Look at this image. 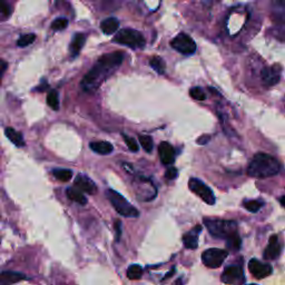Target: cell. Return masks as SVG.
I'll list each match as a JSON object with an SVG mask.
<instances>
[{
  "mask_svg": "<svg viewBox=\"0 0 285 285\" xmlns=\"http://www.w3.org/2000/svg\"><path fill=\"white\" fill-rule=\"evenodd\" d=\"M190 95L194 98L196 100H205L206 95H205L204 91L199 87H194L190 91Z\"/></svg>",
  "mask_w": 285,
  "mask_h": 285,
  "instance_id": "cell-31",
  "label": "cell"
},
{
  "mask_svg": "<svg viewBox=\"0 0 285 285\" xmlns=\"http://www.w3.org/2000/svg\"><path fill=\"white\" fill-rule=\"evenodd\" d=\"M36 39V35L34 34H29V35H24L21 36L19 39L17 41V45L19 46V47H26V46H29L30 44H32Z\"/></svg>",
  "mask_w": 285,
  "mask_h": 285,
  "instance_id": "cell-29",
  "label": "cell"
},
{
  "mask_svg": "<svg viewBox=\"0 0 285 285\" xmlns=\"http://www.w3.org/2000/svg\"><path fill=\"white\" fill-rule=\"evenodd\" d=\"M281 171L280 162L269 154L259 153L254 156L247 168V174L256 179H266L279 174Z\"/></svg>",
  "mask_w": 285,
  "mask_h": 285,
  "instance_id": "cell-2",
  "label": "cell"
},
{
  "mask_svg": "<svg viewBox=\"0 0 285 285\" xmlns=\"http://www.w3.org/2000/svg\"><path fill=\"white\" fill-rule=\"evenodd\" d=\"M143 277V269L137 264L129 266L127 270V278L129 280H139Z\"/></svg>",
  "mask_w": 285,
  "mask_h": 285,
  "instance_id": "cell-25",
  "label": "cell"
},
{
  "mask_svg": "<svg viewBox=\"0 0 285 285\" xmlns=\"http://www.w3.org/2000/svg\"><path fill=\"white\" fill-rule=\"evenodd\" d=\"M252 285H255V284H252Z\"/></svg>",
  "mask_w": 285,
  "mask_h": 285,
  "instance_id": "cell-38",
  "label": "cell"
},
{
  "mask_svg": "<svg viewBox=\"0 0 285 285\" xmlns=\"http://www.w3.org/2000/svg\"><path fill=\"white\" fill-rule=\"evenodd\" d=\"M47 102L50 106V108H53L54 110H58L59 108V98H58V93L56 91L49 92V94L47 95Z\"/></svg>",
  "mask_w": 285,
  "mask_h": 285,
  "instance_id": "cell-27",
  "label": "cell"
},
{
  "mask_svg": "<svg viewBox=\"0 0 285 285\" xmlns=\"http://www.w3.org/2000/svg\"><path fill=\"white\" fill-rule=\"evenodd\" d=\"M189 188L193 193H195L198 197L202 198L206 204L213 205L215 203V196L212 190L207 188L202 181H199L197 179H190L189 182Z\"/></svg>",
  "mask_w": 285,
  "mask_h": 285,
  "instance_id": "cell-7",
  "label": "cell"
},
{
  "mask_svg": "<svg viewBox=\"0 0 285 285\" xmlns=\"http://www.w3.org/2000/svg\"><path fill=\"white\" fill-rule=\"evenodd\" d=\"M138 141L141 143L142 147L144 148L145 152L151 153L153 151L154 144H153V139L149 136H145V135H139L138 136Z\"/></svg>",
  "mask_w": 285,
  "mask_h": 285,
  "instance_id": "cell-26",
  "label": "cell"
},
{
  "mask_svg": "<svg viewBox=\"0 0 285 285\" xmlns=\"http://www.w3.org/2000/svg\"><path fill=\"white\" fill-rule=\"evenodd\" d=\"M204 225L207 227L208 232L215 237L226 238L237 232V224L235 221H227V219L219 218H204Z\"/></svg>",
  "mask_w": 285,
  "mask_h": 285,
  "instance_id": "cell-3",
  "label": "cell"
},
{
  "mask_svg": "<svg viewBox=\"0 0 285 285\" xmlns=\"http://www.w3.org/2000/svg\"><path fill=\"white\" fill-rule=\"evenodd\" d=\"M4 134H6L7 138L10 141L13 145H16L18 147H22L25 146V141H24V137H22V135L17 132L16 129H13L12 127H7L4 129Z\"/></svg>",
  "mask_w": 285,
  "mask_h": 285,
  "instance_id": "cell-17",
  "label": "cell"
},
{
  "mask_svg": "<svg viewBox=\"0 0 285 285\" xmlns=\"http://www.w3.org/2000/svg\"><path fill=\"white\" fill-rule=\"evenodd\" d=\"M53 175L58 181L68 182V181L72 180L73 172L71 170H65V168H57V170L53 171Z\"/></svg>",
  "mask_w": 285,
  "mask_h": 285,
  "instance_id": "cell-24",
  "label": "cell"
},
{
  "mask_svg": "<svg viewBox=\"0 0 285 285\" xmlns=\"http://www.w3.org/2000/svg\"><path fill=\"white\" fill-rule=\"evenodd\" d=\"M249 270L251 274L253 275L255 279H264V278H268L269 275L272 274V266L268 263H261L260 261L258 260H251L249 262Z\"/></svg>",
  "mask_w": 285,
  "mask_h": 285,
  "instance_id": "cell-10",
  "label": "cell"
},
{
  "mask_svg": "<svg viewBox=\"0 0 285 285\" xmlns=\"http://www.w3.org/2000/svg\"><path fill=\"white\" fill-rule=\"evenodd\" d=\"M243 205H244V207L249 212L256 213L260 211L262 206H263V203L260 202V200H246Z\"/></svg>",
  "mask_w": 285,
  "mask_h": 285,
  "instance_id": "cell-28",
  "label": "cell"
},
{
  "mask_svg": "<svg viewBox=\"0 0 285 285\" xmlns=\"http://www.w3.org/2000/svg\"><path fill=\"white\" fill-rule=\"evenodd\" d=\"M118 27H119L118 20L116 19V18H113V17L107 18V19H105V20L102 21L101 24H100L101 30H102V32H104V34H106V35L114 34V32L118 29Z\"/></svg>",
  "mask_w": 285,
  "mask_h": 285,
  "instance_id": "cell-19",
  "label": "cell"
},
{
  "mask_svg": "<svg viewBox=\"0 0 285 285\" xmlns=\"http://www.w3.org/2000/svg\"><path fill=\"white\" fill-rule=\"evenodd\" d=\"M74 184L79 190L83 191V193L95 194L97 191V186L95 185L94 182L85 175H78L76 180H75Z\"/></svg>",
  "mask_w": 285,
  "mask_h": 285,
  "instance_id": "cell-14",
  "label": "cell"
},
{
  "mask_svg": "<svg viewBox=\"0 0 285 285\" xmlns=\"http://www.w3.org/2000/svg\"><path fill=\"white\" fill-rule=\"evenodd\" d=\"M202 231V227L199 225L196 226L193 231L186 233L183 236V242L186 249L195 250L198 246V233Z\"/></svg>",
  "mask_w": 285,
  "mask_h": 285,
  "instance_id": "cell-16",
  "label": "cell"
},
{
  "mask_svg": "<svg viewBox=\"0 0 285 285\" xmlns=\"http://www.w3.org/2000/svg\"><path fill=\"white\" fill-rule=\"evenodd\" d=\"M241 237L238 235V233L235 232L233 233L232 235L228 236L226 238V246L228 251L231 252H237L238 250L241 249Z\"/></svg>",
  "mask_w": 285,
  "mask_h": 285,
  "instance_id": "cell-22",
  "label": "cell"
},
{
  "mask_svg": "<svg viewBox=\"0 0 285 285\" xmlns=\"http://www.w3.org/2000/svg\"><path fill=\"white\" fill-rule=\"evenodd\" d=\"M66 194H67L69 199H72V200H74V202H76V203H78V204L85 205V204L87 203L86 196L84 195L83 191H81L79 190L67 189Z\"/></svg>",
  "mask_w": 285,
  "mask_h": 285,
  "instance_id": "cell-21",
  "label": "cell"
},
{
  "mask_svg": "<svg viewBox=\"0 0 285 285\" xmlns=\"http://www.w3.org/2000/svg\"><path fill=\"white\" fill-rule=\"evenodd\" d=\"M281 251H282V246L281 244H280L278 236L272 235L270 237L269 245L266 246L263 256H264V259L268 261L277 260L280 256V254H281Z\"/></svg>",
  "mask_w": 285,
  "mask_h": 285,
  "instance_id": "cell-12",
  "label": "cell"
},
{
  "mask_svg": "<svg viewBox=\"0 0 285 285\" xmlns=\"http://www.w3.org/2000/svg\"><path fill=\"white\" fill-rule=\"evenodd\" d=\"M124 60V54L121 51L106 54L97 60V63L88 72L82 82L83 90L88 93L95 92L105 79L110 76L117 69Z\"/></svg>",
  "mask_w": 285,
  "mask_h": 285,
  "instance_id": "cell-1",
  "label": "cell"
},
{
  "mask_svg": "<svg viewBox=\"0 0 285 285\" xmlns=\"http://www.w3.org/2000/svg\"><path fill=\"white\" fill-rule=\"evenodd\" d=\"M7 67H8V64L4 62V60L0 59V84H1V79H2L4 72H6Z\"/></svg>",
  "mask_w": 285,
  "mask_h": 285,
  "instance_id": "cell-35",
  "label": "cell"
},
{
  "mask_svg": "<svg viewBox=\"0 0 285 285\" xmlns=\"http://www.w3.org/2000/svg\"><path fill=\"white\" fill-rule=\"evenodd\" d=\"M115 230H116V241H119L121 235V223L120 221L115 222Z\"/></svg>",
  "mask_w": 285,
  "mask_h": 285,
  "instance_id": "cell-36",
  "label": "cell"
},
{
  "mask_svg": "<svg viewBox=\"0 0 285 285\" xmlns=\"http://www.w3.org/2000/svg\"><path fill=\"white\" fill-rule=\"evenodd\" d=\"M158 154H160L161 161L164 165H172L175 161L174 147L170 143H161L160 146H158Z\"/></svg>",
  "mask_w": 285,
  "mask_h": 285,
  "instance_id": "cell-13",
  "label": "cell"
},
{
  "mask_svg": "<svg viewBox=\"0 0 285 285\" xmlns=\"http://www.w3.org/2000/svg\"><path fill=\"white\" fill-rule=\"evenodd\" d=\"M228 252L221 249H208L202 254V261L209 269H217L227 258Z\"/></svg>",
  "mask_w": 285,
  "mask_h": 285,
  "instance_id": "cell-6",
  "label": "cell"
},
{
  "mask_svg": "<svg viewBox=\"0 0 285 285\" xmlns=\"http://www.w3.org/2000/svg\"><path fill=\"white\" fill-rule=\"evenodd\" d=\"M26 275L12 272V271H4V272L0 273V285H11L13 283L20 282L26 280Z\"/></svg>",
  "mask_w": 285,
  "mask_h": 285,
  "instance_id": "cell-15",
  "label": "cell"
},
{
  "mask_svg": "<svg viewBox=\"0 0 285 285\" xmlns=\"http://www.w3.org/2000/svg\"><path fill=\"white\" fill-rule=\"evenodd\" d=\"M86 41V37L84 34H77L74 37V39L71 44V51L74 56H77L79 54V51L82 50Z\"/></svg>",
  "mask_w": 285,
  "mask_h": 285,
  "instance_id": "cell-20",
  "label": "cell"
},
{
  "mask_svg": "<svg viewBox=\"0 0 285 285\" xmlns=\"http://www.w3.org/2000/svg\"><path fill=\"white\" fill-rule=\"evenodd\" d=\"M123 137H124V141H125L126 145H127V147L129 148V151H132L134 153L138 152V148H139L138 144L133 137H129V136H127V135H125V134H123Z\"/></svg>",
  "mask_w": 285,
  "mask_h": 285,
  "instance_id": "cell-32",
  "label": "cell"
},
{
  "mask_svg": "<svg viewBox=\"0 0 285 285\" xmlns=\"http://www.w3.org/2000/svg\"><path fill=\"white\" fill-rule=\"evenodd\" d=\"M115 41L130 48H143L146 43L141 32L134 29H121L115 36Z\"/></svg>",
  "mask_w": 285,
  "mask_h": 285,
  "instance_id": "cell-5",
  "label": "cell"
},
{
  "mask_svg": "<svg viewBox=\"0 0 285 285\" xmlns=\"http://www.w3.org/2000/svg\"><path fill=\"white\" fill-rule=\"evenodd\" d=\"M68 25V20L66 19V18H57L53 24H51V28L55 31H60V30H64L65 28L67 27Z\"/></svg>",
  "mask_w": 285,
  "mask_h": 285,
  "instance_id": "cell-30",
  "label": "cell"
},
{
  "mask_svg": "<svg viewBox=\"0 0 285 285\" xmlns=\"http://www.w3.org/2000/svg\"><path fill=\"white\" fill-rule=\"evenodd\" d=\"M280 203H281V205L283 207H285V195L282 196L281 198H280Z\"/></svg>",
  "mask_w": 285,
  "mask_h": 285,
  "instance_id": "cell-37",
  "label": "cell"
},
{
  "mask_svg": "<svg viewBox=\"0 0 285 285\" xmlns=\"http://www.w3.org/2000/svg\"><path fill=\"white\" fill-rule=\"evenodd\" d=\"M222 282L227 285H243L245 282V275L242 268L236 265H231L224 270L222 274Z\"/></svg>",
  "mask_w": 285,
  "mask_h": 285,
  "instance_id": "cell-9",
  "label": "cell"
},
{
  "mask_svg": "<svg viewBox=\"0 0 285 285\" xmlns=\"http://www.w3.org/2000/svg\"><path fill=\"white\" fill-rule=\"evenodd\" d=\"M280 79H281V67L279 65L266 67L262 71V81L265 86L272 87L277 85Z\"/></svg>",
  "mask_w": 285,
  "mask_h": 285,
  "instance_id": "cell-11",
  "label": "cell"
},
{
  "mask_svg": "<svg viewBox=\"0 0 285 285\" xmlns=\"http://www.w3.org/2000/svg\"><path fill=\"white\" fill-rule=\"evenodd\" d=\"M177 176V170L175 167H170L165 173V177L167 180H174Z\"/></svg>",
  "mask_w": 285,
  "mask_h": 285,
  "instance_id": "cell-33",
  "label": "cell"
},
{
  "mask_svg": "<svg viewBox=\"0 0 285 285\" xmlns=\"http://www.w3.org/2000/svg\"><path fill=\"white\" fill-rule=\"evenodd\" d=\"M90 146L93 151L100 155H108L114 149L113 145L108 142H93L90 144Z\"/></svg>",
  "mask_w": 285,
  "mask_h": 285,
  "instance_id": "cell-18",
  "label": "cell"
},
{
  "mask_svg": "<svg viewBox=\"0 0 285 285\" xmlns=\"http://www.w3.org/2000/svg\"><path fill=\"white\" fill-rule=\"evenodd\" d=\"M0 12H2L3 15H6V16H8L9 13H10V8H9V6L4 0H0Z\"/></svg>",
  "mask_w": 285,
  "mask_h": 285,
  "instance_id": "cell-34",
  "label": "cell"
},
{
  "mask_svg": "<svg viewBox=\"0 0 285 285\" xmlns=\"http://www.w3.org/2000/svg\"><path fill=\"white\" fill-rule=\"evenodd\" d=\"M149 65H151V67L158 74L162 75L165 73L166 65L164 63V60H163L161 57H157V56H155V57H152L151 59H149Z\"/></svg>",
  "mask_w": 285,
  "mask_h": 285,
  "instance_id": "cell-23",
  "label": "cell"
},
{
  "mask_svg": "<svg viewBox=\"0 0 285 285\" xmlns=\"http://www.w3.org/2000/svg\"><path fill=\"white\" fill-rule=\"evenodd\" d=\"M107 198L109 199L110 204L113 205L114 208L116 209L121 216L125 217H137L139 213L136 208H135L132 204H130L124 196H121L117 191L114 190H108L106 193Z\"/></svg>",
  "mask_w": 285,
  "mask_h": 285,
  "instance_id": "cell-4",
  "label": "cell"
},
{
  "mask_svg": "<svg viewBox=\"0 0 285 285\" xmlns=\"http://www.w3.org/2000/svg\"><path fill=\"white\" fill-rule=\"evenodd\" d=\"M172 47L183 55H193L196 50L195 41L189 35L180 34L172 40Z\"/></svg>",
  "mask_w": 285,
  "mask_h": 285,
  "instance_id": "cell-8",
  "label": "cell"
}]
</instances>
